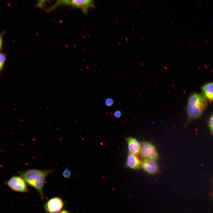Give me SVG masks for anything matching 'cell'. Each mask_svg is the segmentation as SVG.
I'll use <instances>...</instances> for the list:
<instances>
[{
	"instance_id": "obj_7",
	"label": "cell",
	"mask_w": 213,
	"mask_h": 213,
	"mask_svg": "<svg viewBox=\"0 0 213 213\" xmlns=\"http://www.w3.org/2000/svg\"><path fill=\"white\" fill-rule=\"evenodd\" d=\"M142 168L147 172L151 175L158 173L159 167L155 161L147 159H144L142 162Z\"/></svg>"
},
{
	"instance_id": "obj_9",
	"label": "cell",
	"mask_w": 213,
	"mask_h": 213,
	"mask_svg": "<svg viewBox=\"0 0 213 213\" xmlns=\"http://www.w3.org/2000/svg\"><path fill=\"white\" fill-rule=\"evenodd\" d=\"M125 166L133 170H139L142 168V162L137 155L129 153Z\"/></svg>"
},
{
	"instance_id": "obj_16",
	"label": "cell",
	"mask_w": 213,
	"mask_h": 213,
	"mask_svg": "<svg viewBox=\"0 0 213 213\" xmlns=\"http://www.w3.org/2000/svg\"><path fill=\"white\" fill-rule=\"evenodd\" d=\"M3 37L2 33H1L0 34V49L1 50L2 45Z\"/></svg>"
},
{
	"instance_id": "obj_4",
	"label": "cell",
	"mask_w": 213,
	"mask_h": 213,
	"mask_svg": "<svg viewBox=\"0 0 213 213\" xmlns=\"http://www.w3.org/2000/svg\"><path fill=\"white\" fill-rule=\"evenodd\" d=\"M140 154L144 159L156 161L159 158V155L155 146L151 143L144 141L141 143Z\"/></svg>"
},
{
	"instance_id": "obj_14",
	"label": "cell",
	"mask_w": 213,
	"mask_h": 213,
	"mask_svg": "<svg viewBox=\"0 0 213 213\" xmlns=\"http://www.w3.org/2000/svg\"><path fill=\"white\" fill-rule=\"evenodd\" d=\"M209 125L211 131L213 134V114L211 117L209 119Z\"/></svg>"
},
{
	"instance_id": "obj_17",
	"label": "cell",
	"mask_w": 213,
	"mask_h": 213,
	"mask_svg": "<svg viewBox=\"0 0 213 213\" xmlns=\"http://www.w3.org/2000/svg\"><path fill=\"white\" fill-rule=\"evenodd\" d=\"M59 213H69V212L66 210H64L61 212Z\"/></svg>"
},
{
	"instance_id": "obj_15",
	"label": "cell",
	"mask_w": 213,
	"mask_h": 213,
	"mask_svg": "<svg viewBox=\"0 0 213 213\" xmlns=\"http://www.w3.org/2000/svg\"><path fill=\"white\" fill-rule=\"evenodd\" d=\"M114 115L117 118H120L121 116V111L119 110H117L114 112Z\"/></svg>"
},
{
	"instance_id": "obj_11",
	"label": "cell",
	"mask_w": 213,
	"mask_h": 213,
	"mask_svg": "<svg viewBox=\"0 0 213 213\" xmlns=\"http://www.w3.org/2000/svg\"><path fill=\"white\" fill-rule=\"evenodd\" d=\"M0 71L1 73L3 70L4 65L6 59V55L5 54L2 52L0 54Z\"/></svg>"
},
{
	"instance_id": "obj_12",
	"label": "cell",
	"mask_w": 213,
	"mask_h": 213,
	"mask_svg": "<svg viewBox=\"0 0 213 213\" xmlns=\"http://www.w3.org/2000/svg\"><path fill=\"white\" fill-rule=\"evenodd\" d=\"M62 175L64 177L69 178L71 175V171L68 167H67L64 170L62 173Z\"/></svg>"
},
{
	"instance_id": "obj_10",
	"label": "cell",
	"mask_w": 213,
	"mask_h": 213,
	"mask_svg": "<svg viewBox=\"0 0 213 213\" xmlns=\"http://www.w3.org/2000/svg\"><path fill=\"white\" fill-rule=\"evenodd\" d=\"M203 95L207 99L213 100V82L208 83L202 87Z\"/></svg>"
},
{
	"instance_id": "obj_13",
	"label": "cell",
	"mask_w": 213,
	"mask_h": 213,
	"mask_svg": "<svg viewBox=\"0 0 213 213\" xmlns=\"http://www.w3.org/2000/svg\"><path fill=\"white\" fill-rule=\"evenodd\" d=\"M114 101L111 98H109L106 99L105 101V104L107 106H110L113 104Z\"/></svg>"
},
{
	"instance_id": "obj_5",
	"label": "cell",
	"mask_w": 213,
	"mask_h": 213,
	"mask_svg": "<svg viewBox=\"0 0 213 213\" xmlns=\"http://www.w3.org/2000/svg\"><path fill=\"white\" fill-rule=\"evenodd\" d=\"M64 201L59 197L55 196L46 201L43 205V208L46 213H58L63 208Z\"/></svg>"
},
{
	"instance_id": "obj_3",
	"label": "cell",
	"mask_w": 213,
	"mask_h": 213,
	"mask_svg": "<svg viewBox=\"0 0 213 213\" xmlns=\"http://www.w3.org/2000/svg\"><path fill=\"white\" fill-rule=\"evenodd\" d=\"M5 184L12 190L21 193H29L27 184L20 176H14L5 182Z\"/></svg>"
},
{
	"instance_id": "obj_2",
	"label": "cell",
	"mask_w": 213,
	"mask_h": 213,
	"mask_svg": "<svg viewBox=\"0 0 213 213\" xmlns=\"http://www.w3.org/2000/svg\"><path fill=\"white\" fill-rule=\"evenodd\" d=\"M207 104L206 98L203 95L197 93L191 94L188 99L187 112L190 119L199 117L206 109Z\"/></svg>"
},
{
	"instance_id": "obj_8",
	"label": "cell",
	"mask_w": 213,
	"mask_h": 213,
	"mask_svg": "<svg viewBox=\"0 0 213 213\" xmlns=\"http://www.w3.org/2000/svg\"><path fill=\"white\" fill-rule=\"evenodd\" d=\"M129 153L137 155L140 152L141 143L136 139L129 137L125 138Z\"/></svg>"
},
{
	"instance_id": "obj_1",
	"label": "cell",
	"mask_w": 213,
	"mask_h": 213,
	"mask_svg": "<svg viewBox=\"0 0 213 213\" xmlns=\"http://www.w3.org/2000/svg\"><path fill=\"white\" fill-rule=\"evenodd\" d=\"M53 172L52 170L29 169L19 172V174L29 185L35 188L42 200L44 199L43 187L45 180Z\"/></svg>"
},
{
	"instance_id": "obj_6",
	"label": "cell",
	"mask_w": 213,
	"mask_h": 213,
	"mask_svg": "<svg viewBox=\"0 0 213 213\" xmlns=\"http://www.w3.org/2000/svg\"><path fill=\"white\" fill-rule=\"evenodd\" d=\"M60 4L71 5L81 10L85 13H87L88 9L94 7V2L91 0H60Z\"/></svg>"
}]
</instances>
